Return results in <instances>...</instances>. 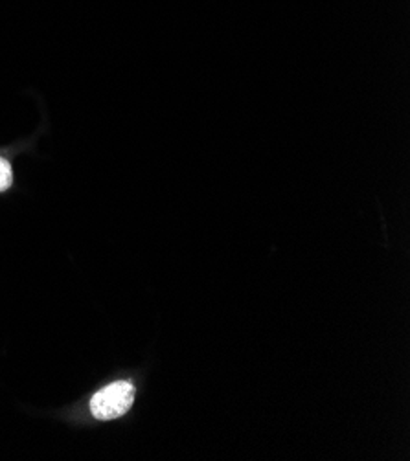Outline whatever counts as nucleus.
<instances>
[{
	"label": "nucleus",
	"instance_id": "1",
	"mask_svg": "<svg viewBox=\"0 0 410 461\" xmlns=\"http://www.w3.org/2000/svg\"><path fill=\"white\" fill-rule=\"evenodd\" d=\"M132 402H134V386L131 383L120 381L100 390L93 399H90V411H93V416L96 420L111 421L127 413Z\"/></svg>",
	"mask_w": 410,
	"mask_h": 461
},
{
	"label": "nucleus",
	"instance_id": "2",
	"mask_svg": "<svg viewBox=\"0 0 410 461\" xmlns=\"http://www.w3.org/2000/svg\"><path fill=\"white\" fill-rule=\"evenodd\" d=\"M14 182V173H12V166L6 158L0 157V192H6Z\"/></svg>",
	"mask_w": 410,
	"mask_h": 461
}]
</instances>
